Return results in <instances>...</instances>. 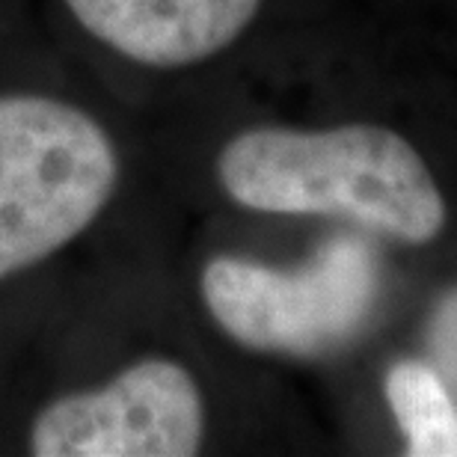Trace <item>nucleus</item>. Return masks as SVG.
<instances>
[{
	"label": "nucleus",
	"instance_id": "7",
	"mask_svg": "<svg viewBox=\"0 0 457 457\" xmlns=\"http://www.w3.org/2000/svg\"><path fill=\"white\" fill-rule=\"evenodd\" d=\"M431 342H434V353L452 371L449 378L457 380V291L445 297L440 309H436Z\"/></svg>",
	"mask_w": 457,
	"mask_h": 457
},
{
	"label": "nucleus",
	"instance_id": "3",
	"mask_svg": "<svg viewBox=\"0 0 457 457\" xmlns=\"http://www.w3.org/2000/svg\"><path fill=\"white\" fill-rule=\"evenodd\" d=\"M199 286L208 312L237 345L324 356L353 342L371 321L383 277L371 246L342 235L295 270L220 255L205 264Z\"/></svg>",
	"mask_w": 457,
	"mask_h": 457
},
{
	"label": "nucleus",
	"instance_id": "6",
	"mask_svg": "<svg viewBox=\"0 0 457 457\" xmlns=\"http://www.w3.org/2000/svg\"><path fill=\"white\" fill-rule=\"evenodd\" d=\"M383 389L410 457H457V407L431 365L401 360L386 371Z\"/></svg>",
	"mask_w": 457,
	"mask_h": 457
},
{
	"label": "nucleus",
	"instance_id": "4",
	"mask_svg": "<svg viewBox=\"0 0 457 457\" xmlns=\"http://www.w3.org/2000/svg\"><path fill=\"white\" fill-rule=\"evenodd\" d=\"M205 404L185 365L149 356L111 383L51 401L30 428L36 457H190Z\"/></svg>",
	"mask_w": 457,
	"mask_h": 457
},
{
	"label": "nucleus",
	"instance_id": "5",
	"mask_svg": "<svg viewBox=\"0 0 457 457\" xmlns=\"http://www.w3.org/2000/svg\"><path fill=\"white\" fill-rule=\"evenodd\" d=\"M87 33L154 69L194 66L241 36L262 0H66Z\"/></svg>",
	"mask_w": 457,
	"mask_h": 457
},
{
	"label": "nucleus",
	"instance_id": "2",
	"mask_svg": "<svg viewBox=\"0 0 457 457\" xmlns=\"http://www.w3.org/2000/svg\"><path fill=\"white\" fill-rule=\"evenodd\" d=\"M119 185V152L87 111L48 96H0V279L62 250Z\"/></svg>",
	"mask_w": 457,
	"mask_h": 457
},
{
	"label": "nucleus",
	"instance_id": "1",
	"mask_svg": "<svg viewBox=\"0 0 457 457\" xmlns=\"http://www.w3.org/2000/svg\"><path fill=\"white\" fill-rule=\"evenodd\" d=\"M217 179L250 212L345 217L416 246L445 226V199L422 154L378 125L250 128L217 154Z\"/></svg>",
	"mask_w": 457,
	"mask_h": 457
}]
</instances>
